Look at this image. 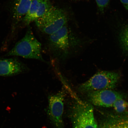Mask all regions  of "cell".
Wrapping results in <instances>:
<instances>
[{"label":"cell","instance_id":"1","mask_svg":"<svg viewBox=\"0 0 128 128\" xmlns=\"http://www.w3.org/2000/svg\"><path fill=\"white\" fill-rule=\"evenodd\" d=\"M81 43L79 38L70 33L66 25L49 36L47 47L54 58L64 61L69 58Z\"/></svg>","mask_w":128,"mask_h":128},{"label":"cell","instance_id":"2","mask_svg":"<svg viewBox=\"0 0 128 128\" xmlns=\"http://www.w3.org/2000/svg\"><path fill=\"white\" fill-rule=\"evenodd\" d=\"M42 46L41 43L35 36L31 28H29L24 37L4 56H20L45 62L42 54Z\"/></svg>","mask_w":128,"mask_h":128},{"label":"cell","instance_id":"3","mask_svg":"<svg viewBox=\"0 0 128 128\" xmlns=\"http://www.w3.org/2000/svg\"><path fill=\"white\" fill-rule=\"evenodd\" d=\"M76 99L70 110L73 128H98L92 106Z\"/></svg>","mask_w":128,"mask_h":128},{"label":"cell","instance_id":"4","mask_svg":"<svg viewBox=\"0 0 128 128\" xmlns=\"http://www.w3.org/2000/svg\"><path fill=\"white\" fill-rule=\"evenodd\" d=\"M120 78L116 72L102 71L98 72L88 80L80 85L78 90L82 92L110 89L116 86Z\"/></svg>","mask_w":128,"mask_h":128},{"label":"cell","instance_id":"5","mask_svg":"<svg viewBox=\"0 0 128 128\" xmlns=\"http://www.w3.org/2000/svg\"><path fill=\"white\" fill-rule=\"evenodd\" d=\"M67 19L66 14L63 10L53 7L35 22L40 31L50 36L66 25Z\"/></svg>","mask_w":128,"mask_h":128},{"label":"cell","instance_id":"6","mask_svg":"<svg viewBox=\"0 0 128 128\" xmlns=\"http://www.w3.org/2000/svg\"><path fill=\"white\" fill-rule=\"evenodd\" d=\"M65 95V90H62L48 97V114L55 128H64L63 117Z\"/></svg>","mask_w":128,"mask_h":128},{"label":"cell","instance_id":"7","mask_svg":"<svg viewBox=\"0 0 128 128\" xmlns=\"http://www.w3.org/2000/svg\"><path fill=\"white\" fill-rule=\"evenodd\" d=\"M89 100L96 106L104 108L113 107L116 100L123 98V95L110 89L103 90L88 92Z\"/></svg>","mask_w":128,"mask_h":128},{"label":"cell","instance_id":"8","mask_svg":"<svg viewBox=\"0 0 128 128\" xmlns=\"http://www.w3.org/2000/svg\"><path fill=\"white\" fill-rule=\"evenodd\" d=\"M26 65L16 56L0 58V76H12L28 71Z\"/></svg>","mask_w":128,"mask_h":128},{"label":"cell","instance_id":"9","mask_svg":"<svg viewBox=\"0 0 128 128\" xmlns=\"http://www.w3.org/2000/svg\"><path fill=\"white\" fill-rule=\"evenodd\" d=\"M54 6L50 0H33L29 10L22 20L27 26L42 16Z\"/></svg>","mask_w":128,"mask_h":128},{"label":"cell","instance_id":"10","mask_svg":"<svg viewBox=\"0 0 128 128\" xmlns=\"http://www.w3.org/2000/svg\"><path fill=\"white\" fill-rule=\"evenodd\" d=\"M33 0H14L12 6V31L19 23L23 20L31 6Z\"/></svg>","mask_w":128,"mask_h":128},{"label":"cell","instance_id":"11","mask_svg":"<svg viewBox=\"0 0 128 128\" xmlns=\"http://www.w3.org/2000/svg\"><path fill=\"white\" fill-rule=\"evenodd\" d=\"M119 40L123 52L128 54V25L125 26L120 32Z\"/></svg>","mask_w":128,"mask_h":128},{"label":"cell","instance_id":"12","mask_svg":"<svg viewBox=\"0 0 128 128\" xmlns=\"http://www.w3.org/2000/svg\"><path fill=\"white\" fill-rule=\"evenodd\" d=\"M113 107L118 112L122 113L128 108V102L123 98L120 99L115 102Z\"/></svg>","mask_w":128,"mask_h":128},{"label":"cell","instance_id":"13","mask_svg":"<svg viewBox=\"0 0 128 128\" xmlns=\"http://www.w3.org/2000/svg\"><path fill=\"white\" fill-rule=\"evenodd\" d=\"M100 11L103 12L104 8L108 5L110 0H96Z\"/></svg>","mask_w":128,"mask_h":128},{"label":"cell","instance_id":"14","mask_svg":"<svg viewBox=\"0 0 128 128\" xmlns=\"http://www.w3.org/2000/svg\"><path fill=\"white\" fill-rule=\"evenodd\" d=\"M124 7L128 11V0H120Z\"/></svg>","mask_w":128,"mask_h":128},{"label":"cell","instance_id":"15","mask_svg":"<svg viewBox=\"0 0 128 128\" xmlns=\"http://www.w3.org/2000/svg\"><path fill=\"white\" fill-rule=\"evenodd\" d=\"M112 128H128V126L126 125H124L116 126Z\"/></svg>","mask_w":128,"mask_h":128}]
</instances>
